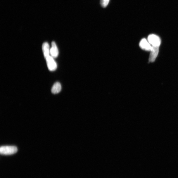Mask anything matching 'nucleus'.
<instances>
[{
    "instance_id": "nucleus-1",
    "label": "nucleus",
    "mask_w": 178,
    "mask_h": 178,
    "mask_svg": "<svg viewBox=\"0 0 178 178\" xmlns=\"http://www.w3.org/2000/svg\"><path fill=\"white\" fill-rule=\"evenodd\" d=\"M18 149L14 146H2L0 148V153L4 155H10L17 153Z\"/></svg>"
},
{
    "instance_id": "nucleus-2",
    "label": "nucleus",
    "mask_w": 178,
    "mask_h": 178,
    "mask_svg": "<svg viewBox=\"0 0 178 178\" xmlns=\"http://www.w3.org/2000/svg\"><path fill=\"white\" fill-rule=\"evenodd\" d=\"M148 41L151 46L160 47L161 44L160 38L155 34H152L148 36Z\"/></svg>"
},
{
    "instance_id": "nucleus-3",
    "label": "nucleus",
    "mask_w": 178,
    "mask_h": 178,
    "mask_svg": "<svg viewBox=\"0 0 178 178\" xmlns=\"http://www.w3.org/2000/svg\"><path fill=\"white\" fill-rule=\"evenodd\" d=\"M46 59L49 70L50 71H55L57 68V65L53 58L49 56Z\"/></svg>"
},
{
    "instance_id": "nucleus-4",
    "label": "nucleus",
    "mask_w": 178,
    "mask_h": 178,
    "mask_svg": "<svg viewBox=\"0 0 178 178\" xmlns=\"http://www.w3.org/2000/svg\"><path fill=\"white\" fill-rule=\"evenodd\" d=\"M159 47L152 46V48L149 55V61L153 63L155 61L159 51Z\"/></svg>"
},
{
    "instance_id": "nucleus-5",
    "label": "nucleus",
    "mask_w": 178,
    "mask_h": 178,
    "mask_svg": "<svg viewBox=\"0 0 178 178\" xmlns=\"http://www.w3.org/2000/svg\"><path fill=\"white\" fill-rule=\"evenodd\" d=\"M139 46L142 49L147 51H151L152 48L151 45L145 38L141 40L139 43Z\"/></svg>"
},
{
    "instance_id": "nucleus-6",
    "label": "nucleus",
    "mask_w": 178,
    "mask_h": 178,
    "mask_svg": "<svg viewBox=\"0 0 178 178\" xmlns=\"http://www.w3.org/2000/svg\"><path fill=\"white\" fill-rule=\"evenodd\" d=\"M50 54L52 57L56 58L58 55V51L57 47L55 42L51 43V47L50 49Z\"/></svg>"
},
{
    "instance_id": "nucleus-7",
    "label": "nucleus",
    "mask_w": 178,
    "mask_h": 178,
    "mask_svg": "<svg viewBox=\"0 0 178 178\" xmlns=\"http://www.w3.org/2000/svg\"><path fill=\"white\" fill-rule=\"evenodd\" d=\"M50 46L49 44L47 42H45L42 45V50L45 59L49 56H50Z\"/></svg>"
},
{
    "instance_id": "nucleus-8",
    "label": "nucleus",
    "mask_w": 178,
    "mask_h": 178,
    "mask_svg": "<svg viewBox=\"0 0 178 178\" xmlns=\"http://www.w3.org/2000/svg\"><path fill=\"white\" fill-rule=\"evenodd\" d=\"M61 84L59 82H56L53 85L51 89V91L53 94H57L61 91Z\"/></svg>"
},
{
    "instance_id": "nucleus-9",
    "label": "nucleus",
    "mask_w": 178,
    "mask_h": 178,
    "mask_svg": "<svg viewBox=\"0 0 178 178\" xmlns=\"http://www.w3.org/2000/svg\"><path fill=\"white\" fill-rule=\"evenodd\" d=\"M110 0H101L100 4L103 8L106 7L109 4Z\"/></svg>"
}]
</instances>
